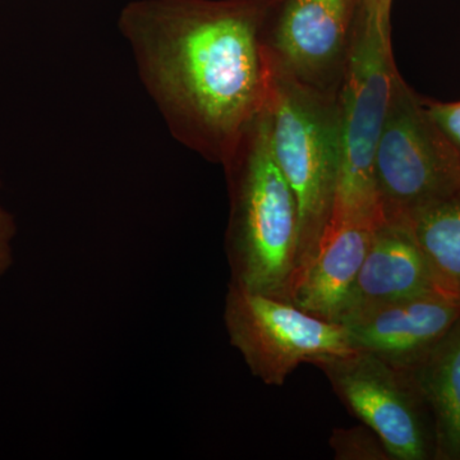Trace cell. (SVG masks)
<instances>
[{"label": "cell", "instance_id": "obj_9", "mask_svg": "<svg viewBox=\"0 0 460 460\" xmlns=\"http://www.w3.org/2000/svg\"><path fill=\"white\" fill-rule=\"evenodd\" d=\"M460 305L428 293L372 308L341 323L356 352L411 370L452 329Z\"/></svg>", "mask_w": 460, "mask_h": 460}, {"label": "cell", "instance_id": "obj_15", "mask_svg": "<svg viewBox=\"0 0 460 460\" xmlns=\"http://www.w3.org/2000/svg\"><path fill=\"white\" fill-rule=\"evenodd\" d=\"M426 111L460 159V102H441L423 99Z\"/></svg>", "mask_w": 460, "mask_h": 460}, {"label": "cell", "instance_id": "obj_10", "mask_svg": "<svg viewBox=\"0 0 460 460\" xmlns=\"http://www.w3.org/2000/svg\"><path fill=\"white\" fill-rule=\"evenodd\" d=\"M434 292L428 262L411 233L402 224L384 222L375 230L339 323L380 305Z\"/></svg>", "mask_w": 460, "mask_h": 460}, {"label": "cell", "instance_id": "obj_7", "mask_svg": "<svg viewBox=\"0 0 460 460\" xmlns=\"http://www.w3.org/2000/svg\"><path fill=\"white\" fill-rule=\"evenodd\" d=\"M317 367L345 408L377 435L393 460L434 458L431 416L410 372L363 352Z\"/></svg>", "mask_w": 460, "mask_h": 460}, {"label": "cell", "instance_id": "obj_14", "mask_svg": "<svg viewBox=\"0 0 460 460\" xmlns=\"http://www.w3.org/2000/svg\"><path fill=\"white\" fill-rule=\"evenodd\" d=\"M329 443L338 460H393L377 435L365 425L335 429Z\"/></svg>", "mask_w": 460, "mask_h": 460}, {"label": "cell", "instance_id": "obj_11", "mask_svg": "<svg viewBox=\"0 0 460 460\" xmlns=\"http://www.w3.org/2000/svg\"><path fill=\"white\" fill-rule=\"evenodd\" d=\"M377 226L329 224L314 259L293 283L290 302L320 319L341 323Z\"/></svg>", "mask_w": 460, "mask_h": 460}, {"label": "cell", "instance_id": "obj_12", "mask_svg": "<svg viewBox=\"0 0 460 460\" xmlns=\"http://www.w3.org/2000/svg\"><path fill=\"white\" fill-rule=\"evenodd\" d=\"M408 372L431 416L434 458L460 460V317Z\"/></svg>", "mask_w": 460, "mask_h": 460}, {"label": "cell", "instance_id": "obj_17", "mask_svg": "<svg viewBox=\"0 0 460 460\" xmlns=\"http://www.w3.org/2000/svg\"><path fill=\"white\" fill-rule=\"evenodd\" d=\"M393 0H361L359 12L376 17L384 25L390 26V12Z\"/></svg>", "mask_w": 460, "mask_h": 460}, {"label": "cell", "instance_id": "obj_8", "mask_svg": "<svg viewBox=\"0 0 460 460\" xmlns=\"http://www.w3.org/2000/svg\"><path fill=\"white\" fill-rule=\"evenodd\" d=\"M359 7L361 0H272L266 48L302 84L338 93Z\"/></svg>", "mask_w": 460, "mask_h": 460}, {"label": "cell", "instance_id": "obj_16", "mask_svg": "<svg viewBox=\"0 0 460 460\" xmlns=\"http://www.w3.org/2000/svg\"><path fill=\"white\" fill-rule=\"evenodd\" d=\"M14 223L8 211L0 204V274L7 270L12 261V239Z\"/></svg>", "mask_w": 460, "mask_h": 460}, {"label": "cell", "instance_id": "obj_6", "mask_svg": "<svg viewBox=\"0 0 460 460\" xmlns=\"http://www.w3.org/2000/svg\"><path fill=\"white\" fill-rule=\"evenodd\" d=\"M224 323L230 344L266 385H283L302 363L317 366L356 353L341 323L232 284L226 296Z\"/></svg>", "mask_w": 460, "mask_h": 460}, {"label": "cell", "instance_id": "obj_3", "mask_svg": "<svg viewBox=\"0 0 460 460\" xmlns=\"http://www.w3.org/2000/svg\"><path fill=\"white\" fill-rule=\"evenodd\" d=\"M269 65L265 111L272 156L298 208L296 280L314 259L332 219L341 171V111L338 93L302 84L270 53Z\"/></svg>", "mask_w": 460, "mask_h": 460}, {"label": "cell", "instance_id": "obj_2", "mask_svg": "<svg viewBox=\"0 0 460 460\" xmlns=\"http://www.w3.org/2000/svg\"><path fill=\"white\" fill-rule=\"evenodd\" d=\"M223 168L230 201L226 233L229 284L290 302L298 250V208L272 156L265 109Z\"/></svg>", "mask_w": 460, "mask_h": 460}, {"label": "cell", "instance_id": "obj_13", "mask_svg": "<svg viewBox=\"0 0 460 460\" xmlns=\"http://www.w3.org/2000/svg\"><path fill=\"white\" fill-rule=\"evenodd\" d=\"M399 224L422 251L435 292L460 305V190L423 206Z\"/></svg>", "mask_w": 460, "mask_h": 460}, {"label": "cell", "instance_id": "obj_5", "mask_svg": "<svg viewBox=\"0 0 460 460\" xmlns=\"http://www.w3.org/2000/svg\"><path fill=\"white\" fill-rule=\"evenodd\" d=\"M384 222L402 219L460 190V159L426 111L423 98L395 75L374 162Z\"/></svg>", "mask_w": 460, "mask_h": 460}, {"label": "cell", "instance_id": "obj_4", "mask_svg": "<svg viewBox=\"0 0 460 460\" xmlns=\"http://www.w3.org/2000/svg\"><path fill=\"white\" fill-rule=\"evenodd\" d=\"M390 32L392 27L358 12L338 93L341 171L330 223H384L375 189L374 162L398 75Z\"/></svg>", "mask_w": 460, "mask_h": 460}, {"label": "cell", "instance_id": "obj_1", "mask_svg": "<svg viewBox=\"0 0 460 460\" xmlns=\"http://www.w3.org/2000/svg\"><path fill=\"white\" fill-rule=\"evenodd\" d=\"M272 0H135L120 33L172 137L224 165L269 93Z\"/></svg>", "mask_w": 460, "mask_h": 460}]
</instances>
